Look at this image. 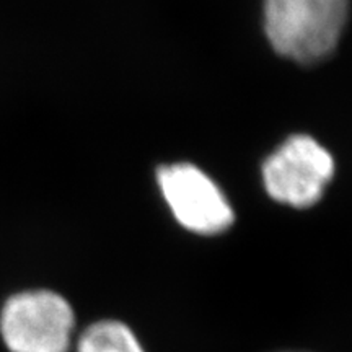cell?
<instances>
[{
    "instance_id": "obj_1",
    "label": "cell",
    "mask_w": 352,
    "mask_h": 352,
    "mask_svg": "<svg viewBox=\"0 0 352 352\" xmlns=\"http://www.w3.org/2000/svg\"><path fill=\"white\" fill-rule=\"evenodd\" d=\"M349 15V0H266L264 25L274 50L298 63L331 54Z\"/></svg>"
},
{
    "instance_id": "obj_2",
    "label": "cell",
    "mask_w": 352,
    "mask_h": 352,
    "mask_svg": "<svg viewBox=\"0 0 352 352\" xmlns=\"http://www.w3.org/2000/svg\"><path fill=\"white\" fill-rule=\"evenodd\" d=\"M74 324L72 307L51 290L16 294L0 316V331L12 352H67Z\"/></svg>"
},
{
    "instance_id": "obj_3",
    "label": "cell",
    "mask_w": 352,
    "mask_h": 352,
    "mask_svg": "<svg viewBox=\"0 0 352 352\" xmlns=\"http://www.w3.org/2000/svg\"><path fill=\"white\" fill-rule=\"evenodd\" d=\"M334 162L327 148L308 135H294L264 164V184L272 199L310 208L333 178Z\"/></svg>"
},
{
    "instance_id": "obj_4",
    "label": "cell",
    "mask_w": 352,
    "mask_h": 352,
    "mask_svg": "<svg viewBox=\"0 0 352 352\" xmlns=\"http://www.w3.org/2000/svg\"><path fill=\"white\" fill-rule=\"evenodd\" d=\"M158 182L176 220L188 230L215 235L233 223L232 208L223 192L196 166H165L158 171Z\"/></svg>"
},
{
    "instance_id": "obj_5",
    "label": "cell",
    "mask_w": 352,
    "mask_h": 352,
    "mask_svg": "<svg viewBox=\"0 0 352 352\" xmlns=\"http://www.w3.org/2000/svg\"><path fill=\"white\" fill-rule=\"evenodd\" d=\"M78 352H144V349L124 323L104 320L83 331Z\"/></svg>"
}]
</instances>
